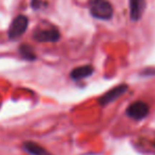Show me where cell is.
Listing matches in <instances>:
<instances>
[{"instance_id": "1", "label": "cell", "mask_w": 155, "mask_h": 155, "mask_svg": "<svg viewBox=\"0 0 155 155\" xmlns=\"http://www.w3.org/2000/svg\"><path fill=\"white\" fill-rule=\"evenodd\" d=\"M90 13L96 19L109 20L113 17L114 10H113L112 4L108 0H91Z\"/></svg>"}, {"instance_id": "2", "label": "cell", "mask_w": 155, "mask_h": 155, "mask_svg": "<svg viewBox=\"0 0 155 155\" xmlns=\"http://www.w3.org/2000/svg\"><path fill=\"white\" fill-rule=\"evenodd\" d=\"M29 25V18L25 15H19L14 20L12 21L8 29V38L14 40L16 38H19L25 33Z\"/></svg>"}, {"instance_id": "3", "label": "cell", "mask_w": 155, "mask_h": 155, "mask_svg": "<svg viewBox=\"0 0 155 155\" xmlns=\"http://www.w3.org/2000/svg\"><path fill=\"white\" fill-rule=\"evenodd\" d=\"M126 114L134 120H143L149 114V106L145 101L137 100L127 108Z\"/></svg>"}, {"instance_id": "4", "label": "cell", "mask_w": 155, "mask_h": 155, "mask_svg": "<svg viewBox=\"0 0 155 155\" xmlns=\"http://www.w3.org/2000/svg\"><path fill=\"white\" fill-rule=\"evenodd\" d=\"M33 38L38 42H56L59 40L60 33L55 27L48 28V29H38L34 32Z\"/></svg>"}, {"instance_id": "5", "label": "cell", "mask_w": 155, "mask_h": 155, "mask_svg": "<svg viewBox=\"0 0 155 155\" xmlns=\"http://www.w3.org/2000/svg\"><path fill=\"white\" fill-rule=\"evenodd\" d=\"M128 91V84H119V86L115 87V88L111 89L110 91H108L107 93H104L101 97L98 99L99 104L101 106H107V104H111L114 100L118 99L120 96H123L124 93Z\"/></svg>"}, {"instance_id": "6", "label": "cell", "mask_w": 155, "mask_h": 155, "mask_svg": "<svg viewBox=\"0 0 155 155\" xmlns=\"http://www.w3.org/2000/svg\"><path fill=\"white\" fill-rule=\"evenodd\" d=\"M131 20L138 21L146 8V0H129Z\"/></svg>"}, {"instance_id": "7", "label": "cell", "mask_w": 155, "mask_h": 155, "mask_svg": "<svg viewBox=\"0 0 155 155\" xmlns=\"http://www.w3.org/2000/svg\"><path fill=\"white\" fill-rule=\"evenodd\" d=\"M94 72V68L92 65H81V67H77L71 72L70 76L73 80H80V79H84V78L89 77L93 74Z\"/></svg>"}, {"instance_id": "8", "label": "cell", "mask_w": 155, "mask_h": 155, "mask_svg": "<svg viewBox=\"0 0 155 155\" xmlns=\"http://www.w3.org/2000/svg\"><path fill=\"white\" fill-rule=\"evenodd\" d=\"M23 148L30 155H52L48 150H45L43 147H41L40 145L34 143V141L25 143Z\"/></svg>"}, {"instance_id": "9", "label": "cell", "mask_w": 155, "mask_h": 155, "mask_svg": "<svg viewBox=\"0 0 155 155\" xmlns=\"http://www.w3.org/2000/svg\"><path fill=\"white\" fill-rule=\"evenodd\" d=\"M19 54L21 57L27 60H35L36 59V54L34 50L30 45H21L19 47Z\"/></svg>"}, {"instance_id": "10", "label": "cell", "mask_w": 155, "mask_h": 155, "mask_svg": "<svg viewBox=\"0 0 155 155\" xmlns=\"http://www.w3.org/2000/svg\"><path fill=\"white\" fill-rule=\"evenodd\" d=\"M43 4H45V2L42 0H32L31 1V5L34 10H38V8H42Z\"/></svg>"}]
</instances>
